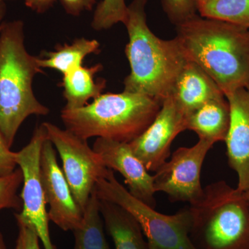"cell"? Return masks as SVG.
Segmentation results:
<instances>
[{"label":"cell","instance_id":"14","mask_svg":"<svg viewBox=\"0 0 249 249\" xmlns=\"http://www.w3.org/2000/svg\"><path fill=\"white\" fill-rule=\"evenodd\" d=\"M170 96L186 117L205 103L224 94L204 70L196 64L187 61L177 78Z\"/></svg>","mask_w":249,"mask_h":249},{"label":"cell","instance_id":"26","mask_svg":"<svg viewBox=\"0 0 249 249\" xmlns=\"http://www.w3.org/2000/svg\"><path fill=\"white\" fill-rule=\"evenodd\" d=\"M65 12L72 16H80L86 11H91L96 0H60Z\"/></svg>","mask_w":249,"mask_h":249},{"label":"cell","instance_id":"8","mask_svg":"<svg viewBox=\"0 0 249 249\" xmlns=\"http://www.w3.org/2000/svg\"><path fill=\"white\" fill-rule=\"evenodd\" d=\"M47 139L46 129L41 124L34 130L30 142L16 152V161L23 175V188L22 211L15 214V217L34 227L44 249H56L51 239L47 204L41 178V151Z\"/></svg>","mask_w":249,"mask_h":249},{"label":"cell","instance_id":"22","mask_svg":"<svg viewBox=\"0 0 249 249\" xmlns=\"http://www.w3.org/2000/svg\"><path fill=\"white\" fill-rule=\"evenodd\" d=\"M22 183L23 175L19 168L11 175L0 178V211L6 209H19L22 206V199L17 195Z\"/></svg>","mask_w":249,"mask_h":249},{"label":"cell","instance_id":"5","mask_svg":"<svg viewBox=\"0 0 249 249\" xmlns=\"http://www.w3.org/2000/svg\"><path fill=\"white\" fill-rule=\"evenodd\" d=\"M196 249H249V202L226 181L211 183L189 206Z\"/></svg>","mask_w":249,"mask_h":249},{"label":"cell","instance_id":"13","mask_svg":"<svg viewBox=\"0 0 249 249\" xmlns=\"http://www.w3.org/2000/svg\"><path fill=\"white\" fill-rule=\"evenodd\" d=\"M230 125L225 142L229 166L237 175V189L249 190V81L226 95Z\"/></svg>","mask_w":249,"mask_h":249},{"label":"cell","instance_id":"16","mask_svg":"<svg viewBox=\"0 0 249 249\" xmlns=\"http://www.w3.org/2000/svg\"><path fill=\"white\" fill-rule=\"evenodd\" d=\"M100 211L115 249H148L140 224L129 212L102 199H100Z\"/></svg>","mask_w":249,"mask_h":249},{"label":"cell","instance_id":"17","mask_svg":"<svg viewBox=\"0 0 249 249\" xmlns=\"http://www.w3.org/2000/svg\"><path fill=\"white\" fill-rule=\"evenodd\" d=\"M103 70L98 63L91 67L81 66L63 75L61 87L66 101L64 109H75L84 107L89 99L98 97L106 89V80L95 76Z\"/></svg>","mask_w":249,"mask_h":249},{"label":"cell","instance_id":"15","mask_svg":"<svg viewBox=\"0 0 249 249\" xmlns=\"http://www.w3.org/2000/svg\"><path fill=\"white\" fill-rule=\"evenodd\" d=\"M230 107L225 96L210 100L186 117V129L199 139L215 142H225L230 125Z\"/></svg>","mask_w":249,"mask_h":249},{"label":"cell","instance_id":"10","mask_svg":"<svg viewBox=\"0 0 249 249\" xmlns=\"http://www.w3.org/2000/svg\"><path fill=\"white\" fill-rule=\"evenodd\" d=\"M185 130L186 116L170 96L162 103L155 120L141 135L129 142V147L149 172H156L169 157L174 139Z\"/></svg>","mask_w":249,"mask_h":249},{"label":"cell","instance_id":"29","mask_svg":"<svg viewBox=\"0 0 249 249\" xmlns=\"http://www.w3.org/2000/svg\"><path fill=\"white\" fill-rule=\"evenodd\" d=\"M0 249H6V245H5L4 237H3V236L2 235H1V232H0Z\"/></svg>","mask_w":249,"mask_h":249},{"label":"cell","instance_id":"27","mask_svg":"<svg viewBox=\"0 0 249 249\" xmlns=\"http://www.w3.org/2000/svg\"><path fill=\"white\" fill-rule=\"evenodd\" d=\"M56 0H24L28 8L37 14H44L53 6Z\"/></svg>","mask_w":249,"mask_h":249},{"label":"cell","instance_id":"25","mask_svg":"<svg viewBox=\"0 0 249 249\" xmlns=\"http://www.w3.org/2000/svg\"><path fill=\"white\" fill-rule=\"evenodd\" d=\"M10 148L0 131V178L11 175L18 166L16 152L11 151Z\"/></svg>","mask_w":249,"mask_h":249},{"label":"cell","instance_id":"19","mask_svg":"<svg viewBox=\"0 0 249 249\" xmlns=\"http://www.w3.org/2000/svg\"><path fill=\"white\" fill-rule=\"evenodd\" d=\"M73 232V249H111L105 235L100 199L95 187L83 212L81 224Z\"/></svg>","mask_w":249,"mask_h":249},{"label":"cell","instance_id":"3","mask_svg":"<svg viewBox=\"0 0 249 249\" xmlns=\"http://www.w3.org/2000/svg\"><path fill=\"white\" fill-rule=\"evenodd\" d=\"M24 45V22L2 23L0 31V131L10 147L18 129L31 115L46 116L49 109L33 89L36 75L43 73Z\"/></svg>","mask_w":249,"mask_h":249},{"label":"cell","instance_id":"23","mask_svg":"<svg viewBox=\"0 0 249 249\" xmlns=\"http://www.w3.org/2000/svg\"><path fill=\"white\" fill-rule=\"evenodd\" d=\"M162 6L176 26L194 18L198 11L196 0H162Z\"/></svg>","mask_w":249,"mask_h":249},{"label":"cell","instance_id":"9","mask_svg":"<svg viewBox=\"0 0 249 249\" xmlns=\"http://www.w3.org/2000/svg\"><path fill=\"white\" fill-rule=\"evenodd\" d=\"M213 142L199 139L196 145L175 150L153 175L156 193L168 195L172 201L195 202L202 196L201 172L208 152Z\"/></svg>","mask_w":249,"mask_h":249},{"label":"cell","instance_id":"30","mask_svg":"<svg viewBox=\"0 0 249 249\" xmlns=\"http://www.w3.org/2000/svg\"><path fill=\"white\" fill-rule=\"evenodd\" d=\"M206 1V0H196V4H197V8H198V6H199V4H202V3H204V1Z\"/></svg>","mask_w":249,"mask_h":249},{"label":"cell","instance_id":"6","mask_svg":"<svg viewBox=\"0 0 249 249\" xmlns=\"http://www.w3.org/2000/svg\"><path fill=\"white\" fill-rule=\"evenodd\" d=\"M95 191L100 199L110 201L127 211L140 224L148 249H196L190 238L191 214L189 207L168 215L160 213L132 196L109 169L98 178Z\"/></svg>","mask_w":249,"mask_h":249},{"label":"cell","instance_id":"7","mask_svg":"<svg viewBox=\"0 0 249 249\" xmlns=\"http://www.w3.org/2000/svg\"><path fill=\"white\" fill-rule=\"evenodd\" d=\"M47 139L58 152L62 170L77 204L84 212L98 178L106 176L109 168L91 148L88 141L68 129L51 123H43Z\"/></svg>","mask_w":249,"mask_h":249},{"label":"cell","instance_id":"11","mask_svg":"<svg viewBox=\"0 0 249 249\" xmlns=\"http://www.w3.org/2000/svg\"><path fill=\"white\" fill-rule=\"evenodd\" d=\"M40 170L46 201L49 205V220L65 231H73L81 224L83 213L59 166L53 145L48 139L42 145Z\"/></svg>","mask_w":249,"mask_h":249},{"label":"cell","instance_id":"32","mask_svg":"<svg viewBox=\"0 0 249 249\" xmlns=\"http://www.w3.org/2000/svg\"><path fill=\"white\" fill-rule=\"evenodd\" d=\"M5 1V0H0V2H2V1Z\"/></svg>","mask_w":249,"mask_h":249},{"label":"cell","instance_id":"2","mask_svg":"<svg viewBox=\"0 0 249 249\" xmlns=\"http://www.w3.org/2000/svg\"><path fill=\"white\" fill-rule=\"evenodd\" d=\"M147 0H132L124 24L129 42L125 54L130 73L124 78V91L144 95L160 103L171 95L186 60L178 40H163L147 24Z\"/></svg>","mask_w":249,"mask_h":249},{"label":"cell","instance_id":"4","mask_svg":"<svg viewBox=\"0 0 249 249\" xmlns=\"http://www.w3.org/2000/svg\"><path fill=\"white\" fill-rule=\"evenodd\" d=\"M162 103L154 98L123 91L102 93L89 104L62 109L65 127L80 138L91 137L130 142L155 120Z\"/></svg>","mask_w":249,"mask_h":249},{"label":"cell","instance_id":"1","mask_svg":"<svg viewBox=\"0 0 249 249\" xmlns=\"http://www.w3.org/2000/svg\"><path fill=\"white\" fill-rule=\"evenodd\" d=\"M188 61L215 82L224 96L249 81V29L196 15L177 25Z\"/></svg>","mask_w":249,"mask_h":249},{"label":"cell","instance_id":"20","mask_svg":"<svg viewBox=\"0 0 249 249\" xmlns=\"http://www.w3.org/2000/svg\"><path fill=\"white\" fill-rule=\"evenodd\" d=\"M197 9L201 17L249 29V0H206Z\"/></svg>","mask_w":249,"mask_h":249},{"label":"cell","instance_id":"24","mask_svg":"<svg viewBox=\"0 0 249 249\" xmlns=\"http://www.w3.org/2000/svg\"><path fill=\"white\" fill-rule=\"evenodd\" d=\"M16 221L18 235L15 249H41L40 240L34 227L19 219Z\"/></svg>","mask_w":249,"mask_h":249},{"label":"cell","instance_id":"12","mask_svg":"<svg viewBox=\"0 0 249 249\" xmlns=\"http://www.w3.org/2000/svg\"><path fill=\"white\" fill-rule=\"evenodd\" d=\"M93 150L109 169L119 172L134 196L155 208L154 178L142 161L134 155L127 142L98 138Z\"/></svg>","mask_w":249,"mask_h":249},{"label":"cell","instance_id":"21","mask_svg":"<svg viewBox=\"0 0 249 249\" xmlns=\"http://www.w3.org/2000/svg\"><path fill=\"white\" fill-rule=\"evenodd\" d=\"M127 12L124 0H102L95 9L91 27L94 30L102 31L110 29L119 22L124 24Z\"/></svg>","mask_w":249,"mask_h":249},{"label":"cell","instance_id":"31","mask_svg":"<svg viewBox=\"0 0 249 249\" xmlns=\"http://www.w3.org/2000/svg\"><path fill=\"white\" fill-rule=\"evenodd\" d=\"M245 194L246 196H247V199H248L249 202V190L248 191L245 192Z\"/></svg>","mask_w":249,"mask_h":249},{"label":"cell","instance_id":"18","mask_svg":"<svg viewBox=\"0 0 249 249\" xmlns=\"http://www.w3.org/2000/svg\"><path fill=\"white\" fill-rule=\"evenodd\" d=\"M100 46L99 42L93 39L76 38L70 45L65 43L58 45L53 52L46 53L43 58L37 57V64L41 69H52L65 75L83 66V61L88 55L98 53Z\"/></svg>","mask_w":249,"mask_h":249},{"label":"cell","instance_id":"28","mask_svg":"<svg viewBox=\"0 0 249 249\" xmlns=\"http://www.w3.org/2000/svg\"><path fill=\"white\" fill-rule=\"evenodd\" d=\"M6 12V6L4 1L0 2V31L2 27V21Z\"/></svg>","mask_w":249,"mask_h":249}]
</instances>
